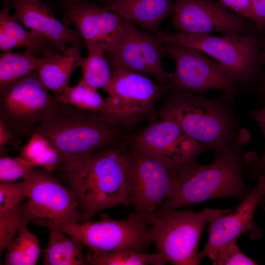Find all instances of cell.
I'll list each match as a JSON object with an SVG mask.
<instances>
[{"mask_svg":"<svg viewBox=\"0 0 265 265\" xmlns=\"http://www.w3.org/2000/svg\"><path fill=\"white\" fill-rule=\"evenodd\" d=\"M251 192L244 199L234 212L222 214L209 224V237L206 245L200 252L201 260L209 258L221 245L249 233L254 239H259L262 231L255 222L257 207L265 196V178L263 175Z\"/></svg>","mask_w":265,"mask_h":265,"instance_id":"17","label":"cell"},{"mask_svg":"<svg viewBox=\"0 0 265 265\" xmlns=\"http://www.w3.org/2000/svg\"><path fill=\"white\" fill-rule=\"evenodd\" d=\"M43 59L26 52H3L0 56V88L37 70Z\"/></svg>","mask_w":265,"mask_h":265,"instance_id":"28","label":"cell"},{"mask_svg":"<svg viewBox=\"0 0 265 265\" xmlns=\"http://www.w3.org/2000/svg\"><path fill=\"white\" fill-rule=\"evenodd\" d=\"M250 139L249 132L240 130L230 142L215 150L212 163L202 165L194 161L178 172L177 190L159 211L177 210L217 198L244 199L253 189L244 181L241 157Z\"/></svg>","mask_w":265,"mask_h":265,"instance_id":"2","label":"cell"},{"mask_svg":"<svg viewBox=\"0 0 265 265\" xmlns=\"http://www.w3.org/2000/svg\"><path fill=\"white\" fill-rule=\"evenodd\" d=\"M114 96L106 98L112 113L121 127L136 123L152 112L168 85L155 82L147 75L118 64H110Z\"/></svg>","mask_w":265,"mask_h":265,"instance_id":"12","label":"cell"},{"mask_svg":"<svg viewBox=\"0 0 265 265\" xmlns=\"http://www.w3.org/2000/svg\"><path fill=\"white\" fill-rule=\"evenodd\" d=\"M58 97L62 104H70L81 109L104 114L118 125L112 114L106 98L104 99L97 89L81 79L75 85L69 86Z\"/></svg>","mask_w":265,"mask_h":265,"instance_id":"24","label":"cell"},{"mask_svg":"<svg viewBox=\"0 0 265 265\" xmlns=\"http://www.w3.org/2000/svg\"><path fill=\"white\" fill-rule=\"evenodd\" d=\"M128 206L151 226L164 202L175 194L177 172L159 159L132 147Z\"/></svg>","mask_w":265,"mask_h":265,"instance_id":"8","label":"cell"},{"mask_svg":"<svg viewBox=\"0 0 265 265\" xmlns=\"http://www.w3.org/2000/svg\"><path fill=\"white\" fill-rule=\"evenodd\" d=\"M92 265H164L168 264L159 252L147 254L130 248H123L102 255L88 253L86 255Z\"/></svg>","mask_w":265,"mask_h":265,"instance_id":"27","label":"cell"},{"mask_svg":"<svg viewBox=\"0 0 265 265\" xmlns=\"http://www.w3.org/2000/svg\"><path fill=\"white\" fill-rule=\"evenodd\" d=\"M125 143L108 146L55 173L75 194L84 221L119 205L128 206L131 155Z\"/></svg>","mask_w":265,"mask_h":265,"instance_id":"1","label":"cell"},{"mask_svg":"<svg viewBox=\"0 0 265 265\" xmlns=\"http://www.w3.org/2000/svg\"><path fill=\"white\" fill-rule=\"evenodd\" d=\"M237 240L220 246L210 257L214 265H254L257 264L241 252Z\"/></svg>","mask_w":265,"mask_h":265,"instance_id":"31","label":"cell"},{"mask_svg":"<svg viewBox=\"0 0 265 265\" xmlns=\"http://www.w3.org/2000/svg\"><path fill=\"white\" fill-rule=\"evenodd\" d=\"M6 4L0 10V49L2 52L16 47L26 48V52L37 57L45 58L58 51L49 40L31 30L24 28L9 14Z\"/></svg>","mask_w":265,"mask_h":265,"instance_id":"20","label":"cell"},{"mask_svg":"<svg viewBox=\"0 0 265 265\" xmlns=\"http://www.w3.org/2000/svg\"><path fill=\"white\" fill-rule=\"evenodd\" d=\"M158 115L176 122L193 139L214 150L230 142L239 131L231 109L223 100L191 92L173 91Z\"/></svg>","mask_w":265,"mask_h":265,"instance_id":"4","label":"cell"},{"mask_svg":"<svg viewBox=\"0 0 265 265\" xmlns=\"http://www.w3.org/2000/svg\"><path fill=\"white\" fill-rule=\"evenodd\" d=\"M9 0H6V2L8 1Z\"/></svg>","mask_w":265,"mask_h":265,"instance_id":"41","label":"cell"},{"mask_svg":"<svg viewBox=\"0 0 265 265\" xmlns=\"http://www.w3.org/2000/svg\"><path fill=\"white\" fill-rule=\"evenodd\" d=\"M6 4L14 9L13 16L20 24L51 41L58 51H65L68 44L86 46L79 32L58 20L41 0H9Z\"/></svg>","mask_w":265,"mask_h":265,"instance_id":"18","label":"cell"},{"mask_svg":"<svg viewBox=\"0 0 265 265\" xmlns=\"http://www.w3.org/2000/svg\"><path fill=\"white\" fill-rule=\"evenodd\" d=\"M21 156L32 163L35 167H42L52 173L62 165L57 150L40 133L34 132L29 140L21 149Z\"/></svg>","mask_w":265,"mask_h":265,"instance_id":"25","label":"cell"},{"mask_svg":"<svg viewBox=\"0 0 265 265\" xmlns=\"http://www.w3.org/2000/svg\"><path fill=\"white\" fill-rule=\"evenodd\" d=\"M35 224L47 227L49 242L45 251L44 265H88L82 243L77 238L65 237L58 228L45 219H36Z\"/></svg>","mask_w":265,"mask_h":265,"instance_id":"22","label":"cell"},{"mask_svg":"<svg viewBox=\"0 0 265 265\" xmlns=\"http://www.w3.org/2000/svg\"><path fill=\"white\" fill-rule=\"evenodd\" d=\"M26 198L24 182L0 183V213L18 206Z\"/></svg>","mask_w":265,"mask_h":265,"instance_id":"32","label":"cell"},{"mask_svg":"<svg viewBox=\"0 0 265 265\" xmlns=\"http://www.w3.org/2000/svg\"><path fill=\"white\" fill-rule=\"evenodd\" d=\"M27 223L20 227L18 235L7 245L5 265H34L38 260L40 249L39 240L27 228Z\"/></svg>","mask_w":265,"mask_h":265,"instance_id":"26","label":"cell"},{"mask_svg":"<svg viewBox=\"0 0 265 265\" xmlns=\"http://www.w3.org/2000/svg\"><path fill=\"white\" fill-rule=\"evenodd\" d=\"M80 48L71 45L61 54L56 53L44 58L37 69L40 80L54 95L58 97L66 90L73 72L81 66L84 57Z\"/></svg>","mask_w":265,"mask_h":265,"instance_id":"21","label":"cell"},{"mask_svg":"<svg viewBox=\"0 0 265 265\" xmlns=\"http://www.w3.org/2000/svg\"><path fill=\"white\" fill-rule=\"evenodd\" d=\"M172 24L179 32L222 35L249 34L256 30L254 21L238 15L214 0H174Z\"/></svg>","mask_w":265,"mask_h":265,"instance_id":"14","label":"cell"},{"mask_svg":"<svg viewBox=\"0 0 265 265\" xmlns=\"http://www.w3.org/2000/svg\"><path fill=\"white\" fill-rule=\"evenodd\" d=\"M106 6L143 30L157 33L175 9L174 0H106Z\"/></svg>","mask_w":265,"mask_h":265,"instance_id":"19","label":"cell"},{"mask_svg":"<svg viewBox=\"0 0 265 265\" xmlns=\"http://www.w3.org/2000/svg\"><path fill=\"white\" fill-rule=\"evenodd\" d=\"M164 53L163 45L156 36L124 19L122 35L118 44L112 51L106 52L109 64L123 65L152 76L159 82L168 85L170 74L162 63Z\"/></svg>","mask_w":265,"mask_h":265,"instance_id":"15","label":"cell"},{"mask_svg":"<svg viewBox=\"0 0 265 265\" xmlns=\"http://www.w3.org/2000/svg\"><path fill=\"white\" fill-rule=\"evenodd\" d=\"M61 8L64 21L75 26L87 49L102 45L106 52H109L118 44L123 19L106 6L82 0L62 3Z\"/></svg>","mask_w":265,"mask_h":265,"instance_id":"16","label":"cell"},{"mask_svg":"<svg viewBox=\"0 0 265 265\" xmlns=\"http://www.w3.org/2000/svg\"><path fill=\"white\" fill-rule=\"evenodd\" d=\"M34 132L42 134L58 152L62 165L58 171L70 168L104 148L125 143L127 139L121 126L110 118L68 104H62Z\"/></svg>","mask_w":265,"mask_h":265,"instance_id":"3","label":"cell"},{"mask_svg":"<svg viewBox=\"0 0 265 265\" xmlns=\"http://www.w3.org/2000/svg\"><path fill=\"white\" fill-rule=\"evenodd\" d=\"M23 202L10 210L0 213V251L2 252L15 238L20 226L33 221Z\"/></svg>","mask_w":265,"mask_h":265,"instance_id":"29","label":"cell"},{"mask_svg":"<svg viewBox=\"0 0 265 265\" xmlns=\"http://www.w3.org/2000/svg\"><path fill=\"white\" fill-rule=\"evenodd\" d=\"M229 10L252 21L255 17L251 0H215Z\"/></svg>","mask_w":265,"mask_h":265,"instance_id":"34","label":"cell"},{"mask_svg":"<svg viewBox=\"0 0 265 265\" xmlns=\"http://www.w3.org/2000/svg\"><path fill=\"white\" fill-rule=\"evenodd\" d=\"M256 84L260 93L265 98V72L262 71Z\"/></svg>","mask_w":265,"mask_h":265,"instance_id":"37","label":"cell"},{"mask_svg":"<svg viewBox=\"0 0 265 265\" xmlns=\"http://www.w3.org/2000/svg\"><path fill=\"white\" fill-rule=\"evenodd\" d=\"M261 175H263L265 178V171L263 172ZM259 205H261V206L265 210V196L261 200Z\"/></svg>","mask_w":265,"mask_h":265,"instance_id":"40","label":"cell"},{"mask_svg":"<svg viewBox=\"0 0 265 265\" xmlns=\"http://www.w3.org/2000/svg\"><path fill=\"white\" fill-rule=\"evenodd\" d=\"M23 179L27 199L26 206L34 220L84 222L75 194L52 173L34 167Z\"/></svg>","mask_w":265,"mask_h":265,"instance_id":"13","label":"cell"},{"mask_svg":"<svg viewBox=\"0 0 265 265\" xmlns=\"http://www.w3.org/2000/svg\"><path fill=\"white\" fill-rule=\"evenodd\" d=\"M46 220L62 232L78 238L89 247L88 253L102 255L113 250L130 248L143 252L152 243L150 226L133 212L126 218L115 220L105 214L98 221L63 223Z\"/></svg>","mask_w":265,"mask_h":265,"instance_id":"9","label":"cell"},{"mask_svg":"<svg viewBox=\"0 0 265 265\" xmlns=\"http://www.w3.org/2000/svg\"><path fill=\"white\" fill-rule=\"evenodd\" d=\"M62 3H70L77 2L82 0H59Z\"/></svg>","mask_w":265,"mask_h":265,"instance_id":"39","label":"cell"},{"mask_svg":"<svg viewBox=\"0 0 265 265\" xmlns=\"http://www.w3.org/2000/svg\"><path fill=\"white\" fill-rule=\"evenodd\" d=\"M127 138L131 147L163 161L177 173L210 150L168 119H152L148 126Z\"/></svg>","mask_w":265,"mask_h":265,"instance_id":"11","label":"cell"},{"mask_svg":"<svg viewBox=\"0 0 265 265\" xmlns=\"http://www.w3.org/2000/svg\"><path fill=\"white\" fill-rule=\"evenodd\" d=\"M88 54L81 66L83 81L96 88L104 90L111 98L114 96L113 82L110 64L102 45L87 49Z\"/></svg>","mask_w":265,"mask_h":265,"instance_id":"23","label":"cell"},{"mask_svg":"<svg viewBox=\"0 0 265 265\" xmlns=\"http://www.w3.org/2000/svg\"><path fill=\"white\" fill-rule=\"evenodd\" d=\"M260 61L261 64L265 65V49L263 50L260 53Z\"/></svg>","mask_w":265,"mask_h":265,"instance_id":"38","label":"cell"},{"mask_svg":"<svg viewBox=\"0 0 265 265\" xmlns=\"http://www.w3.org/2000/svg\"><path fill=\"white\" fill-rule=\"evenodd\" d=\"M256 31L265 32V0H251Z\"/></svg>","mask_w":265,"mask_h":265,"instance_id":"35","label":"cell"},{"mask_svg":"<svg viewBox=\"0 0 265 265\" xmlns=\"http://www.w3.org/2000/svg\"><path fill=\"white\" fill-rule=\"evenodd\" d=\"M36 70L0 88V120L18 146L37 126L57 111L62 103L51 94Z\"/></svg>","mask_w":265,"mask_h":265,"instance_id":"7","label":"cell"},{"mask_svg":"<svg viewBox=\"0 0 265 265\" xmlns=\"http://www.w3.org/2000/svg\"><path fill=\"white\" fill-rule=\"evenodd\" d=\"M161 43L176 64L168 84L173 91L202 94L210 89H219L233 96L239 88L223 66L201 51L174 42Z\"/></svg>","mask_w":265,"mask_h":265,"instance_id":"10","label":"cell"},{"mask_svg":"<svg viewBox=\"0 0 265 265\" xmlns=\"http://www.w3.org/2000/svg\"><path fill=\"white\" fill-rule=\"evenodd\" d=\"M35 167L22 157L1 156L0 158V182L13 183L26 175Z\"/></svg>","mask_w":265,"mask_h":265,"instance_id":"30","label":"cell"},{"mask_svg":"<svg viewBox=\"0 0 265 265\" xmlns=\"http://www.w3.org/2000/svg\"><path fill=\"white\" fill-rule=\"evenodd\" d=\"M9 145H12L16 148H18L11 132L4 123L0 120V153L1 157L5 154L6 147Z\"/></svg>","mask_w":265,"mask_h":265,"instance_id":"36","label":"cell"},{"mask_svg":"<svg viewBox=\"0 0 265 265\" xmlns=\"http://www.w3.org/2000/svg\"><path fill=\"white\" fill-rule=\"evenodd\" d=\"M231 211L209 208L198 212L190 210L159 211L149 227V238L168 263L199 265L201 260L198 243L206 225Z\"/></svg>","mask_w":265,"mask_h":265,"instance_id":"6","label":"cell"},{"mask_svg":"<svg viewBox=\"0 0 265 265\" xmlns=\"http://www.w3.org/2000/svg\"><path fill=\"white\" fill-rule=\"evenodd\" d=\"M156 37L161 43H176L209 55L223 66L238 87L247 89L257 83L262 71L260 55L265 49V32L216 36L159 31Z\"/></svg>","mask_w":265,"mask_h":265,"instance_id":"5","label":"cell"},{"mask_svg":"<svg viewBox=\"0 0 265 265\" xmlns=\"http://www.w3.org/2000/svg\"><path fill=\"white\" fill-rule=\"evenodd\" d=\"M251 116L261 129L265 138V106L259 109L250 112ZM248 174L254 179H258L265 171V148L263 155L259 159H255L248 162Z\"/></svg>","mask_w":265,"mask_h":265,"instance_id":"33","label":"cell"}]
</instances>
